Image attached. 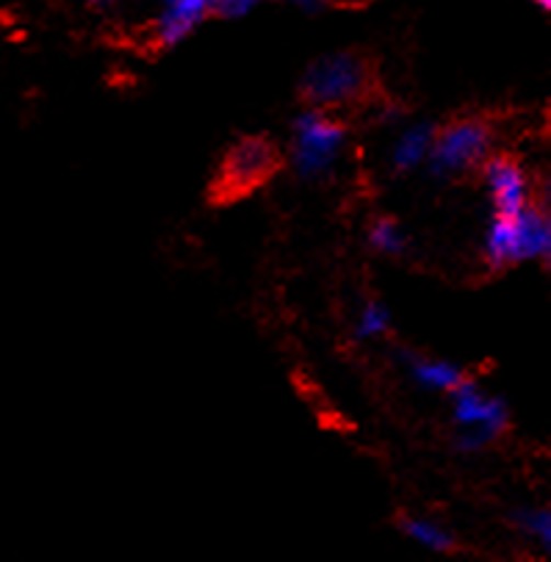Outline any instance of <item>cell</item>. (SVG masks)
I'll list each match as a JSON object with an SVG mask.
<instances>
[{
  "label": "cell",
  "instance_id": "obj_1",
  "mask_svg": "<svg viewBox=\"0 0 551 562\" xmlns=\"http://www.w3.org/2000/svg\"><path fill=\"white\" fill-rule=\"evenodd\" d=\"M300 94L308 109L322 111L372 103L378 94V67L360 50L327 53L302 76Z\"/></svg>",
  "mask_w": 551,
  "mask_h": 562
},
{
  "label": "cell",
  "instance_id": "obj_2",
  "mask_svg": "<svg viewBox=\"0 0 551 562\" xmlns=\"http://www.w3.org/2000/svg\"><path fill=\"white\" fill-rule=\"evenodd\" d=\"M283 167L278 145L267 136H244L222 158L216 178L211 183L214 203H233V200L250 198L272 175Z\"/></svg>",
  "mask_w": 551,
  "mask_h": 562
},
{
  "label": "cell",
  "instance_id": "obj_3",
  "mask_svg": "<svg viewBox=\"0 0 551 562\" xmlns=\"http://www.w3.org/2000/svg\"><path fill=\"white\" fill-rule=\"evenodd\" d=\"M347 139V125L338 122L330 111L308 109L294 122L291 136V161L300 178H319L336 164Z\"/></svg>",
  "mask_w": 551,
  "mask_h": 562
},
{
  "label": "cell",
  "instance_id": "obj_4",
  "mask_svg": "<svg viewBox=\"0 0 551 562\" xmlns=\"http://www.w3.org/2000/svg\"><path fill=\"white\" fill-rule=\"evenodd\" d=\"M494 128L482 116H460L443 128H436L427 158L436 175H465L480 167L491 153Z\"/></svg>",
  "mask_w": 551,
  "mask_h": 562
},
{
  "label": "cell",
  "instance_id": "obj_5",
  "mask_svg": "<svg viewBox=\"0 0 551 562\" xmlns=\"http://www.w3.org/2000/svg\"><path fill=\"white\" fill-rule=\"evenodd\" d=\"M454 396V418L458 424H463V449H480L485 447L487 441L499 438L507 429V407L505 402L499 400H487V396L480 394L471 380H463L458 389L452 391Z\"/></svg>",
  "mask_w": 551,
  "mask_h": 562
},
{
  "label": "cell",
  "instance_id": "obj_6",
  "mask_svg": "<svg viewBox=\"0 0 551 562\" xmlns=\"http://www.w3.org/2000/svg\"><path fill=\"white\" fill-rule=\"evenodd\" d=\"M482 172H485V183L491 189V198H494L496 214L516 216L529 203L527 178H524V169L513 158H485Z\"/></svg>",
  "mask_w": 551,
  "mask_h": 562
},
{
  "label": "cell",
  "instance_id": "obj_7",
  "mask_svg": "<svg viewBox=\"0 0 551 562\" xmlns=\"http://www.w3.org/2000/svg\"><path fill=\"white\" fill-rule=\"evenodd\" d=\"M164 14L156 23V45L172 47L187 40L194 25L211 14L209 0H164Z\"/></svg>",
  "mask_w": 551,
  "mask_h": 562
},
{
  "label": "cell",
  "instance_id": "obj_8",
  "mask_svg": "<svg viewBox=\"0 0 551 562\" xmlns=\"http://www.w3.org/2000/svg\"><path fill=\"white\" fill-rule=\"evenodd\" d=\"M485 256H487V263H491L494 269H507L513 267V263L524 261L516 216L496 214L494 225H491V231H487Z\"/></svg>",
  "mask_w": 551,
  "mask_h": 562
},
{
  "label": "cell",
  "instance_id": "obj_9",
  "mask_svg": "<svg viewBox=\"0 0 551 562\" xmlns=\"http://www.w3.org/2000/svg\"><path fill=\"white\" fill-rule=\"evenodd\" d=\"M432 139H436V125H430V122L413 125V128L402 136L400 145L394 147L396 172H407V169L418 167V164L427 158V153H430Z\"/></svg>",
  "mask_w": 551,
  "mask_h": 562
},
{
  "label": "cell",
  "instance_id": "obj_10",
  "mask_svg": "<svg viewBox=\"0 0 551 562\" xmlns=\"http://www.w3.org/2000/svg\"><path fill=\"white\" fill-rule=\"evenodd\" d=\"M411 371H413V378H416L421 385H427V389L449 391V394H452V391L465 380V374L458 369V366L441 363V360H438V363L436 360H416V363L411 366Z\"/></svg>",
  "mask_w": 551,
  "mask_h": 562
},
{
  "label": "cell",
  "instance_id": "obj_11",
  "mask_svg": "<svg viewBox=\"0 0 551 562\" xmlns=\"http://www.w3.org/2000/svg\"><path fill=\"white\" fill-rule=\"evenodd\" d=\"M400 527L402 532L411 535L413 540H418V543L427 546L430 551H438V554H449L458 546L447 529H441L438 524L421 521V518H400Z\"/></svg>",
  "mask_w": 551,
  "mask_h": 562
},
{
  "label": "cell",
  "instance_id": "obj_12",
  "mask_svg": "<svg viewBox=\"0 0 551 562\" xmlns=\"http://www.w3.org/2000/svg\"><path fill=\"white\" fill-rule=\"evenodd\" d=\"M372 247L385 252V256H400L405 249V236H402L400 225L394 220H378L372 225Z\"/></svg>",
  "mask_w": 551,
  "mask_h": 562
},
{
  "label": "cell",
  "instance_id": "obj_13",
  "mask_svg": "<svg viewBox=\"0 0 551 562\" xmlns=\"http://www.w3.org/2000/svg\"><path fill=\"white\" fill-rule=\"evenodd\" d=\"M389 311H385L380 302H369L363 307V316H360V325H358V338H374V336H383L389 330Z\"/></svg>",
  "mask_w": 551,
  "mask_h": 562
},
{
  "label": "cell",
  "instance_id": "obj_14",
  "mask_svg": "<svg viewBox=\"0 0 551 562\" xmlns=\"http://www.w3.org/2000/svg\"><path fill=\"white\" fill-rule=\"evenodd\" d=\"M518 527L524 529V532L535 535V538L540 540V543L549 549V540H551V518L546 510H535V513H524V516H518Z\"/></svg>",
  "mask_w": 551,
  "mask_h": 562
},
{
  "label": "cell",
  "instance_id": "obj_15",
  "mask_svg": "<svg viewBox=\"0 0 551 562\" xmlns=\"http://www.w3.org/2000/svg\"><path fill=\"white\" fill-rule=\"evenodd\" d=\"M296 7H302V9H311V12H314V9H325V7H330V3H336V0H294Z\"/></svg>",
  "mask_w": 551,
  "mask_h": 562
},
{
  "label": "cell",
  "instance_id": "obj_16",
  "mask_svg": "<svg viewBox=\"0 0 551 562\" xmlns=\"http://www.w3.org/2000/svg\"><path fill=\"white\" fill-rule=\"evenodd\" d=\"M535 3H538L540 9H546V12H549V9H551V0H535Z\"/></svg>",
  "mask_w": 551,
  "mask_h": 562
}]
</instances>
